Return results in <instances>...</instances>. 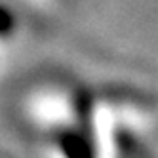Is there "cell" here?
I'll use <instances>...</instances> for the list:
<instances>
[{
  "label": "cell",
  "mask_w": 158,
  "mask_h": 158,
  "mask_svg": "<svg viewBox=\"0 0 158 158\" xmlns=\"http://www.w3.org/2000/svg\"><path fill=\"white\" fill-rule=\"evenodd\" d=\"M10 29H12V17L6 10L0 8V32H8Z\"/></svg>",
  "instance_id": "1"
}]
</instances>
